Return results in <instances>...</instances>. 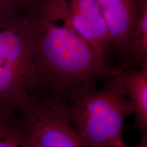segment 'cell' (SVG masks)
Returning <instances> with one entry per match:
<instances>
[{"label":"cell","mask_w":147,"mask_h":147,"mask_svg":"<svg viewBox=\"0 0 147 147\" xmlns=\"http://www.w3.org/2000/svg\"><path fill=\"white\" fill-rule=\"evenodd\" d=\"M116 76L133 108L136 127L147 134V63L136 69L116 67Z\"/></svg>","instance_id":"7"},{"label":"cell","mask_w":147,"mask_h":147,"mask_svg":"<svg viewBox=\"0 0 147 147\" xmlns=\"http://www.w3.org/2000/svg\"><path fill=\"white\" fill-rule=\"evenodd\" d=\"M118 147H130V146H128L127 145H126L124 143L123 144ZM134 147H147V134L142 135V139H141L140 142L136 146Z\"/></svg>","instance_id":"11"},{"label":"cell","mask_w":147,"mask_h":147,"mask_svg":"<svg viewBox=\"0 0 147 147\" xmlns=\"http://www.w3.org/2000/svg\"><path fill=\"white\" fill-rule=\"evenodd\" d=\"M27 1L28 0H0V16L19 10Z\"/></svg>","instance_id":"10"},{"label":"cell","mask_w":147,"mask_h":147,"mask_svg":"<svg viewBox=\"0 0 147 147\" xmlns=\"http://www.w3.org/2000/svg\"><path fill=\"white\" fill-rule=\"evenodd\" d=\"M26 5L0 16V109L17 112L25 107L36 88Z\"/></svg>","instance_id":"3"},{"label":"cell","mask_w":147,"mask_h":147,"mask_svg":"<svg viewBox=\"0 0 147 147\" xmlns=\"http://www.w3.org/2000/svg\"><path fill=\"white\" fill-rule=\"evenodd\" d=\"M75 30L93 48L103 63L111 47L109 34L97 0H64Z\"/></svg>","instance_id":"5"},{"label":"cell","mask_w":147,"mask_h":147,"mask_svg":"<svg viewBox=\"0 0 147 147\" xmlns=\"http://www.w3.org/2000/svg\"><path fill=\"white\" fill-rule=\"evenodd\" d=\"M127 60L123 67L147 63V0H138V10Z\"/></svg>","instance_id":"9"},{"label":"cell","mask_w":147,"mask_h":147,"mask_svg":"<svg viewBox=\"0 0 147 147\" xmlns=\"http://www.w3.org/2000/svg\"><path fill=\"white\" fill-rule=\"evenodd\" d=\"M16 113L34 147H84L61 102L32 96Z\"/></svg>","instance_id":"4"},{"label":"cell","mask_w":147,"mask_h":147,"mask_svg":"<svg viewBox=\"0 0 147 147\" xmlns=\"http://www.w3.org/2000/svg\"><path fill=\"white\" fill-rule=\"evenodd\" d=\"M111 47L127 56L138 10V0H97Z\"/></svg>","instance_id":"6"},{"label":"cell","mask_w":147,"mask_h":147,"mask_svg":"<svg viewBox=\"0 0 147 147\" xmlns=\"http://www.w3.org/2000/svg\"><path fill=\"white\" fill-rule=\"evenodd\" d=\"M76 88L63 103L64 110L84 147H118L124 144L125 120L133 108L116 76Z\"/></svg>","instance_id":"2"},{"label":"cell","mask_w":147,"mask_h":147,"mask_svg":"<svg viewBox=\"0 0 147 147\" xmlns=\"http://www.w3.org/2000/svg\"><path fill=\"white\" fill-rule=\"evenodd\" d=\"M0 147H34L26 126L14 110L0 109Z\"/></svg>","instance_id":"8"},{"label":"cell","mask_w":147,"mask_h":147,"mask_svg":"<svg viewBox=\"0 0 147 147\" xmlns=\"http://www.w3.org/2000/svg\"><path fill=\"white\" fill-rule=\"evenodd\" d=\"M27 10L37 79L34 93H46L40 98L63 103L76 88L113 76L115 68L103 63L73 27L64 0H29Z\"/></svg>","instance_id":"1"}]
</instances>
